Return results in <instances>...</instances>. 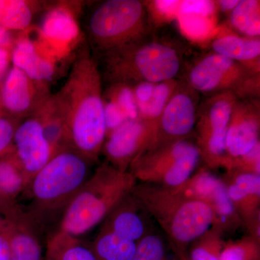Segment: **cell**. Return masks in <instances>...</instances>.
I'll return each instance as SVG.
<instances>
[{
	"label": "cell",
	"mask_w": 260,
	"mask_h": 260,
	"mask_svg": "<svg viewBox=\"0 0 260 260\" xmlns=\"http://www.w3.org/2000/svg\"><path fill=\"white\" fill-rule=\"evenodd\" d=\"M103 80L96 59L85 50L54 95L68 133L70 148L93 162L107 138Z\"/></svg>",
	"instance_id": "6da1fadb"
},
{
	"label": "cell",
	"mask_w": 260,
	"mask_h": 260,
	"mask_svg": "<svg viewBox=\"0 0 260 260\" xmlns=\"http://www.w3.org/2000/svg\"><path fill=\"white\" fill-rule=\"evenodd\" d=\"M131 193L161 228L176 254L187 251L215 224L208 205L176 188L138 182Z\"/></svg>",
	"instance_id": "7a4b0ae2"
},
{
	"label": "cell",
	"mask_w": 260,
	"mask_h": 260,
	"mask_svg": "<svg viewBox=\"0 0 260 260\" xmlns=\"http://www.w3.org/2000/svg\"><path fill=\"white\" fill-rule=\"evenodd\" d=\"M94 162L72 148L56 153L29 183L26 211L44 228L61 219L67 207L90 177ZM24 192V193H25Z\"/></svg>",
	"instance_id": "3957f363"
},
{
	"label": "cell",
	"mask_w": 260,
	"mask_h": 260,
	"mask_svg": "<svg viewBox=\"0 0 260 260\" xmlns=\"http://www.w3.org/2000/svg\"><path fill=\"white\" fill-rule=\"evenodd\" d=\"M137 183L129 172L102 162L67 207L57 230L77 238L85 235L104 221Z\"/></svg>",
	"instance_id": "277c9868"
},
{
	"label": "cell",
	"mask_w": 260,
	"mask_h": 260,
	"mask_svg": "<svg viewBox=\"0 0 260 260\" xmlns=\"http://www.w3.org/2000/svg\"><path fill=\"white\" fill-rule=\"evenodd\" d=\"M99 59L102 61V67L99 66L102 80L109 85L162 83L175 79L182 68L179 49L150 36Z\"/></svg>",
	"instance_id": "5b68a950"
},
{
	"label": "cell",
	"mask_w": 260,
	"mask_h": 260,
	"mask_svg": "<svg viewBox=\"0 0 260 260\" xmlns=\"http://www.w3.org/2000/svg\"><path fill=\"white\" fill-rule=\"evenodd\" d=\"M150 16L139 0H107L89 12L85 30L98 57L134 44L150 36Z\"/></svg>",
	"instance_id": "8992f818"
},
{
	"label": "cell",
	"mask_w": 260,
	"mask_h": 260,
	"mask_svg": "<svg viewBox=\"0 0 260 260\" xmlns=\"http://www.w3.org/2000/svg\"><path fill=\"white\" fill-rule=\"evenodd\" d=\"M200 160L196 142L186 138L146 149L132 162L129 172L138 182L175 188L193 175Z\"/></svg>",
	"instance_id": "52a82bcc"
},
{
	"label": "cell",
	"mask_w": 260,
	"mask_h": 260,
	"mask_svg": "<svg viewBox=\"0 0 260 260\" xmlns=\"http://www.w3.org/2000/svg\"><path fill=\"white\" fill-rule=\"evenodd\" d=\"M260 73L211 51L193 62L185 82L198 93L232 92L239 100L259 97Z\"/></svg>",
	"instance_id": "ba28073f"
},
{
	"label": "cell",
	"mask_w": 260,
	"mask_h": 260,
	"mask_svg": "<svg viewBox=\"0 0 260 260\" xmlns=\"http://www.w3.org/2000/svg\"><path fill=\"white\" fill-rule=\"evenodd\" d=\"M238 99L232 92L210 95L199 106L195 127L201 159L210 169H227L225 139Z\"/></svg>",
	"instance_id": "9c48e42d"
},
{
	"label": "cell",
	"mask_w": 260,
	"mask_h": 260,
	"mask_svg": "<svg viewBox=\"0 0 260 260\" xmlns=\"http://www.w3.org/2000/svg\"><path fill=\"white\" fill-rule=\"evenodd\" d=\"M198 95L185 81H179L157 120L155 138L149 148L189 138L196 125Z\"/></svg>",
	"instance_id": "30bf717a"
},
{
	"label": "cell",
	"mask_w": 260,
	"mask_h": 260,
	"mask_svg": "<svg viewBox=\"0 0 260 260\" xmlns=\"http://www.w3.org/2000/svg\"><path fill=\"white\" fill-rule=\"evenodd\" d=\"M156 124L143 119L128 120L107 135L102 153L106 160L121 172L153 143Z\"/></svg>",
	"instance_id": "8fae6325"
},
{
	"label": "cell",
	"mask_w": 260,
	"mask_h": 260,
	"mask_svg": "<svg viewBox=\"0 0 260 260\" xmlns=\"http://www.w3.org/2000/svg\"><path fill=\"white\" fill-rule=\"evenodd\" d=\"M175 188L208 205L215 216L213 227L218 228L224 234L234 232L243 225L229 200L222 179L204 168L194 173L185 183Z\"/></svg>",
	"instance_id": "7c38bea8"
},
{
	"label": "cell",
	"mask_w": 260,
	"mask_h": 260,
	"mask_svg": "<svg viewBox=\"0 0 260 260\" xmlns=\"http://www.w3.org/2000/svg\"><path fill=\"white\" fill-rule=\"evenodd\" d=\"M259 131V99H238L228 126L225 170L229 169L232 160L246 155L260 144Z\"/></svg>",
	"instance_id": "4fadbf2b"
},
{
	"label": "cell",
	"mask_w": 260,
	"mask_h": 260,
	"mask_svg": "<svg viewBox=\"0 0 260 260\" xmlns=\"http://www.w3.org/2000/svg\"><path fill=\"white\" fill-rule=\"evenodd\" d=\"M12 146L28 184L55 155L46 138L40 121L34 115L18 123Z\"/></svg>",
	"instance_id": "5bb4252c"
},
{
	"label": "cell",
	"mask_w": 260,
	"mask_h": 260,
	"mask_svg": "<svg viewBox=\"0 0 260 260\" xmlns=\"http://www.w3.org/2000/svg\"><path fill=\"white\" fill-rule=\"evenodd\" d=\"M221 179L243 225L249 234L260 238V175L229 170Z\"/></svg>",
	"instance_id": "9a60e30c"
},
{
	"label": "cell",
	"mask_w": 260,
	"mask_h": 260,
	"mask_svg": "<svg viewBox=\"0 0 260 260\" xmlns=\"http://www.w3.org/2000/svg\"><path fill=\"white\" fill-rule=\"evenodd\" d=\"M9 229L10 260H41L43 229L18 203L0 212Z\"/></svg>",
	"instance_id": "2e32d148"
},
{
	"label": "cell",
	"mask_w": 260,
	"mask_h": 260,
	"mask_svg": "<svg viewBox=\"0 0 260 260\" xmlns=\"http://www.w3.org/2000/svg\"><path fill=\"white\" fill-rule=\"evenodd\" d=\"M43 87L32 82L21 70L12 67L0 88V109L5 115L14 118L32 115L44 98L37 96Z\"/></svg>",
	"instance_id": "e0dca14e"
},
{
	"label": "cell",
	"mask_w": 260,
	"mask_h": 260,
	"mask_svg": "<svg viewBox=\"0 0 260 260\" xmlns=\"http://www.w3.org/2000/svg\"><path fill=\"white\" fill-rule=\"evenodd\" d=\"M146 214L139 202L130 193L108 215L102 228L122 239L138 243L151 232L148 230Z\"/></svg>",
	"instance_id": "ac0fdd59"
},
{
	"label": "cell",
	"mask_w": 260,
	"mask_h": 260,
	"mask_svg": "<svg viewBox=\"0 0 260 260\" xmlns=\"http://www.w3.org/2000/svg\"><path fill=\"white\" fill-rule=\"evenodd\" d=\"M39 32L48 44L65 49L78 39L80 27L74 11L68 4L60 3L47 10Z\"/></svg>",
	"instance_id": "d6986e66"
},
{
	"label": "cell",
	"mask_w": 260,
	"mask_h": 260,
	"mask_svg": "<svg viewBox=\"0 0 260 260\" xmlns=\"http://www.w3.org/2000/svg\"><path fill=\"white\" fill-rule=\"evenodd\" d=\"M13 67L23 72L32 82L44 87L55 75L52 61L42 55L37 45L28 38L22 37L10 49Z\"/></svg>",
	"instance_id": "ffe728a7"
},
{
	"label": "cell",
	"mask_w": 260,
	"mask_h": 260,
	"mask_svg": "<svg viewBox=\"0 0 260 260\" xmlns=\"http://www.w3.org/2000/svg\"><path fill=\"white\" fill-rule=\"evenodd\" d=\"M211 47L214 52L240 63L254 73H259V38L224 34L213 39Z\"/></svg>",
	"instance_id": "44dd1931"
},
{
	"label": "cell",
	"mask_w": 260,
	"mask_h": 260,
	"mask_svg": "<svg viewBox=\"0 0 260 260\" xmlns=\"http://www.w3.org/2000/svg\"><path fill=\"white\" fill-rule=\"evenodd\" d=\"M28 182L13 146L0 155V212L18 203Z\"/></svg>",
	"instance_id": "7402d4cb"
},
{
	"label": "cell",
	"mask_w": 260,
	"mask_h": 260,
	"mask_svg": "<svg viewBox=\"0 0 260 260\" xmlns=\"http://www.w3.org/2000/svg\"><path fill=\"white\" fill-rule=\"evenodd\" d=\"M32 115L40 121L46 138L55 154L71 148L64 119L54 95L44 97Z\"/></svg>",
	"instance_id": "603a6c76"
},
{
	"label": "cell",
	"mask_w": 260,
	"mask_h": 260,
	"mask_svg": "<svg viewBox=\"0 0 260 260\" xmlns=\"http://www.w3.org/2000/svg\"><path fill=\"white\" fill-rule=\"evenodd\" d=\"M45 260H96L90 244L56 230L48 239Z\"/></svg>",
	"instance_id": "cb8c5ba5"
},
{
	"label": "cell",
	"mask_w": 260,
	"mask_h": 260,
	"mask_svg": "<svg viewBox=\"0 0 260 260\" xmlns=\"http://www.w3.org/2000/svg\"><path fill=\"white\" fill-rule=\"evenodd\" d=\"M90 247L96 260H131L137 242L122 239L101 228Z\"/></svg>",
	"instance_id": "d4e9b609"
},
{
	"label": "cell",
	"mask_w": 260,
	"mask_h": 260,
	"mask_svg": "<svg viewBox=\"0 0 260 260\" xmlns=\"http://www.w3.org/2000/svg\"><path fill=\"white\" fill-rule=\"evenodd\" d=\"M231 25L243 37L259 38L260 2L241 0L229 14Z\"/></svg>",
	"instance_id": "484cf974"
},
{
	"label": "cell",
	"mask_w": 260,
	"mask_h": 260,
	"mask_svg": "<svg viewBox=\"0 0 260 260\" xmlns=\"http://www.w3.org/2000/svg\"><path fill=\"white\" fill-rule=\"evenodd\" d=\"M34 11L30 2L0 0V25L9 31H23L30 27Z\"/></svg>",
	"instance_id": "4316f807"
},
{
	"label": "cell",
	"mask_w": 260,
	"mask_h": 260,
	"mask_svg": "<svg viewBox=\"0 0 260 260\" xmlns=\"http://www.w3.org/2000/svg\"><path fill=\"white\" fill-rule=\"evenodd\" d=\"M223 237L220 229L212 227L189 245V260H220L225 244Z\"/></svg>",
	"instance_id": "83f0119b"
},
{
	"label": "cell",
	"mask_w": 260,
	"mask_h": 260,
	"mask_svg": "<svg viewBox=\"0 0 260 260\" xmlns=\"http://www.w3.org/2000/svg\"><path fill=\"white\" fill-rule=\"evenodd\" d=\"M178 83L179 80L174 79L155 84L151 98L139 113V119L156 124Z\"/></svg>",
	"instance_id": "f1b7e54d"
},
{
	"label": "cell",
	"mask_w": 260,
	"mask_h": 260,
	"mask_svg": "<svg viewBox=\"0 0 260 260\" xmlns=\"http://www.w3.org/2000/svg\"><path fill=\"white\" fill-rule=\"evenodd\" d=\"M220 260H260V238L248 234L225 242Z\"/></svg>",
	"instance_id": "f546056e"
},
{
	"label": "cell",
	"mask_w": 260,
	"mask_h": 260,
	"mask_svg": "<svg viewBox=\"0 0 260 260\" xmlns=\"http://www.w3.org/2000/svg\"><path fill=\"white\" fill-rule=\"evenodd\" d=\"M103 97L115 103L125 116L126 120L139 119V112L133 88L123 83L110 84Z\"/></svg>",
	"instance_id": "4dcf8cb0"
},
{
	"label": "cell",
	"mask_w": 260,
	"mask_h": 260,
	"mask_svg": "<svg viewBox=\"0 0 260 260\" xmlns=\"http://www.w3.org/2000/svg\"><path fill=\"white\" fill-rule=\"evenodd\" d=\"M131 260H167L164 240L158 234L150 232L137 243Z\"/></svg>",
	"instance_id": "1f68e13d"
},
{
	"label": "cell",
	"mask_w": 260,
	"mask_h": 260,
	"mask_svg": "<svg viewBox=\"0 0 260 260\" xmlns=\"http://www.w3.org/2000/svg\"><path fill=\"white\" fill-rule=\"evenodd\" d=\"M229 170L260 175V144L256 145L249 153L232 160L227 171Z\"/></svg>",
	"instance_id": "d6a6232c"
},
{
	"label": "cell",
	"mask_w": 260,
	"mask_h": 260,
	"mask_svg": "<svg viewBox=\"0 0 260 260\" xmlns=\"http://www.w3.org/2000/svg\"><path fill=\"white\" fill-rule=\"evenodd\" d=\"M18 123V119L0 114V155L11 148Z\"/></svg>",
	"instance_id": "836d02e7"
},
{
	"label": "cell",
	"mask_w": 260,
	"mask_h": 260,
	"mask_svg": "<svg viewBox=\"0 0 260 260\" xmlns=\"http://www.w3.org/2000/svg\"><path fill=\"white\" fill-rule=\"evenodd\" d=\"M104 98V97H103ZM104 116H105L106 126H107V135L121 125L126 120L124 114L115 103L109 99L104 98Z\"/></svg>",
	"instance_id": "e575fe53"
},
{
	"label": "cell",
	"mask_w": 260,
	"mask_h": 260,
	"mask_svg": "<svg viewBox=\"0 0 260 260\" xmlns=\"http://www.w3.org/2000/svg\"><path fill=\"white\" fill-rule=\"evenodd\" d=\"M181 1H154L150 3L149 12L157 18H172L177 16L180 10Z\"/></svg>",
	"instance_id": "d590c367"
},
{
	"label": "cell",
	"mask_w": 260,
	"mask_h": 260,
	"mask_svg": "<svg viewBox=\"0 0 260 260\" xmlns=\"http://www.w3.org/2000/svg\"><path fill=\"white\" fill-rule=\"evenodd\" d=\"M215 3L208 1L181 2L179 14H190L207 17L213 13Z\"/></svg>",
	"instance_id": "8d00e7d4"
},
{
	"label": "cell",
	"mask_w": 260,
	"mask_h": 260,
	"mask_svg": "<svg viewBox=\"0 0 260 260\" xmlns=\"http://www.w3.org/2000/svg\"><path fill=\"white\" fill-rule=\"evenodd\" d=\"M155 85L153 83H140L132 86L139 113L151 98Z\"/></svg>",
	"instance_id": "74e56055"
},
{
	"label": "cell",
	"mask_w": 260,
	"mask_h": 260,
	"mask_svg": "<svg viewBox=\"0 0 260 260\" xmlns=\"http://www.w3.org/2000/svg\"><path fill=\"white\" fill-rule=\"evenodd\" d=\"M0 260H10L9 229L5 219L0 228Z\"/></svg>",
	"instance_id": "f35d334b"
},
{
	"label": "cell",
	"mask_w": 260,
	"mask_h": 260,
	"mask_svg": "<svg viewBox=\"0 0 260 260\" xmlns=\"http://www.w3.org/2000/svg\"><path fill=\"white\" fill-rule=\"evenodd\" d=\"M10 63H11L10 49L0 47V88L11 68Z\"/></svg>",
	"instance_id": "ab89813d"
},
{
	"label": "cell",
	"mask_w": 260,
	"mask_h": 260,
	"mask_svg": "<svg viewBox=\"0 0 260 260\" xmlns=\"http://www.w3.org/2000/svg\"><path fill=\"white\" fill-rule=\"evenodd\" d=\"M13 45V38L9 30L0 25V47L10 49Z\"/></svg>",
	"instance_id": "60d3db41"
},
{
	"label": "cell",
	"mask_w": 260,
	"mask_h": 260,
	"mask_svg": "<svg viewBox=\"0 0 260 260\" xmlns=\"http://www.w3.org/2000/svg\"><path fill=\"white\" fill-rule=\"evenodd\" d=\"M239 3V0H237V1L236 0L235 1H234V0H229V1L223 0V1L217 2L216 3H215V5H218L219 9L221 10L223 13H229V14H230L231 12L235 8Z\"/></svg>",
	"instance_id": "b9f144b4"
},
{
	"label": "cell",
	"mask_w": 260,
	"mask_h": 260,
	"mask_svg": "<svg viewBox=\"0 0 260 260\" xmlns=\"http://www.w3.org/2000/svg\"><path fill=\"white\" fill-rule=\"evenodd\" d=\"M178 260H189L187 251H180L177 253Z\"/></svg>",
	"instance_id": "7bdbcfd3"
},
{
	"label": "cell",
	"mask_w": 260,
	"mask_h": 260,
	"mask_svg": "<svg viewBox=\"0 0 260 260\" xmlns=\"http://www.w3.org/2000/svg\"><path fill=\"white\" fill-rule=\"evenodd\" d=\"M4 218H3V217L1 215H0V228L2 227V225H3V223H4Z\"/></svg>",
	"instance_id": "ee69618b"
}]
</instances>
